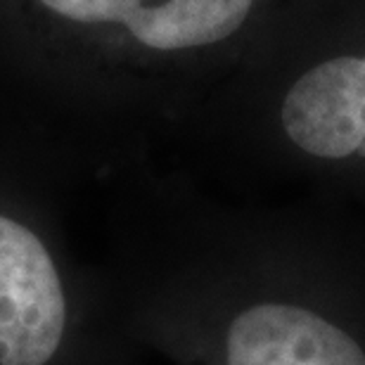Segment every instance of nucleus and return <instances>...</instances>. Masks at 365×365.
Returning a JSON list of instances; mask_svg holds the SVG:
<instances>
[{
  "label": "nucleus",
  "instance_id": "obj_1",
  "mask_svg": "<svg viewBox=\"0 0 365 365\" xmlns=\"http://www.w3.org/2000/svg\"><path fill=\"white\" fill-rule=\"evenodd\" d=\"M138 325L185 365H365V240L275 221L169 247Z\"/></svg>",
  "mask_w": 365,
  "mask_h": 365
},
{
  "label": "nucleus",
  "instance_id": "obj_2",
  "mask_svg": "<svg viewBox=\"0 0 365 365\" xmlns=\"http://www.w3.org/2000/svg\"><path fill=\"white\" fill-rule=\"evenodd\" d=\"M69 306L53 252L0 214V365H48L67 334Z\"/></svg>",
  "mask_w": 365,
  "mask_h": 365
},
{
  "label": "nucleus",
  "instance_id": "obj_3",
  "mask_svg": "<svg viewBox=\"0 0 365 365\" xmlns=\"http://www.w3.org/2000/svg\"><path fill=\"white\" fill-rule=\"evenodd\" d=\"M277 130L309 162L365 169V55L304 71L277 105Z\"/></svg>",
  "mask_w": 365,
  "mask_h": 365
},
{
  "label": "nucleus",
  "instance_id": "obj_4",
  "mask_svg": "<svg viewBox=\"0 0 365 365\" xmlns=\"http://www.w3.org/2000/svg\"><path fill=\"white\" fill-rule=\"evenodd\" d=\"M74 21H119L152 50H187L228 38L254 0H41Z\"/></svg>",
  "mask_w": 365,
  "mask_h": 365
}]
</instances>
